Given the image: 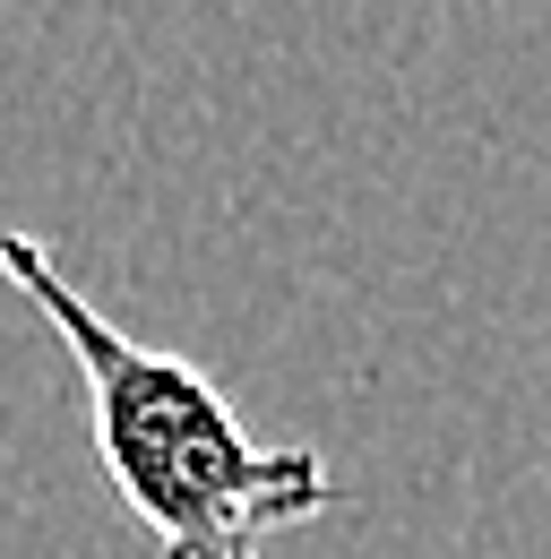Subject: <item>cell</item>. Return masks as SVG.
Returning <instances> with one entry per match:
<instances>
[{"mask_svg": "<svg viewBox=\"0 0 551 559\" xmlns=\"http://www.w3.org/2000/svg\"><path fill=\"white\" fill-rule=\"evenodd\" d=\"M0 276L35 301V319L78 361L104 483L146 525L155 559H268V534L337 508V474L319 448L250 439V421L199 361L113 328L35 233H0Z\"/></svg>", "mask_w": 551, "mask_h": 559, "instance_id": "cell-1", "label": "cell"}]
</instances>
